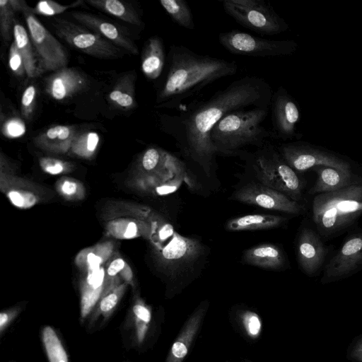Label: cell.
I'll return each instance as SVG.
<instances>
[{
	"label": "cell",
	"instance_id": "obj_20",
	"mask_svg": "<svg viewBox=\"0 0 362 362\" xmlns=\"http://www.w3.org/2000/svg\"><path fill=\"white\" fill-rule=\"evenodd\" d=\"M313 170L317 174V180L309 192L313 195L335 192L356 183L351 173L328 166H318Z\"/></svg>",
	"mask_w": 362,
	"mask_h": 362
},
{
	"label": "cell",
	"instance_id": "obj_25",
	"mask_svg": "<svg viewBox=\"0 0 362 362\" xmlns=\"http://www.w3.org/2000/svg\"><path fill=\"white\" fill-rule=\"evenodd\" d=\"M13 41L23 59L27 76L34 78L38 76L37 61L29 34L16 21L13 25Z\"/></svg>",
	"mask_w": 362,
	"mask_h": 362
},
{
	"label": "cell",
	"instance_id": "obj_1",
	"mask_svg": "<svg viewBox=\"0 0 362 362\" xmlns=\"http://www.w3.org/2000/svg\"><path fill=\"white\" fill-rule=\"evenodd\" d=\"M272 94L270 85L264 78L245 76L209 98L192 103L173 115H167L165 130L185 153L207 170L216 155L210 133L216 124L235 110L270 107Z\"/></svg>",
	"mask_w": 362,
	"mask_h": 362
},
{
	"label": "cell",
	"instance_id": "obj_2",
	"mask_svg": "<svg viewBox=\"0 0 362 362\" xmlns=\"http://www.w3.org/2000/svg\"><path fill=\"white\" fill-rule=\"evenodd\" d=\"M165 77L158 91L157 103L178 108L182 101L222 78L235 75L238 64L209 55L199 54L180 45H172Z\"/></svg>",
	"mask_w": 362,
	"mask_h": 362
},
{
	"label": "cell",
	"instance_id": "obj_37",
	"mask_svg": "<svg viewBox=\"0 0 362 362\" xmlns=\"http://www.w3.org/2000/svg\"><path fill=\"white\" fill-rule=\"evenodd\" d=\"M8 65L12 72L17 76L26 74L23 59L14 41L9 48Z\"/></svg>",
	"mask_w": 362,
	"mask_h": 362
},
{
	"label": "cell",
	"instance_id": "obj_36",
	"mask_svg": "<svg viewBox=\"0 0 362 362\" xmlns=\"http://www.w3.org/2000/svg\"><path fill=\"white\" fill-rule=\"evenodd\" d=\"M36 93L35 86L30 85L25 89L22 95L21 110L25 119H30L33 117L35 107Z\"/></svg>",
	"mask_w": 362,
	"mask_h": 362
},
{
	"label": "cell",
	"instance_id": "obj_33",
	"mask_svg": "<svg viewBox=\"0 0 362 362\" xmlns=\"http://www.w3.org/2000/svg\"><path fill=\"white\" fill-rule=\"evenodd\" d=\"M83 1H77L71 4L63 5L52 0H44L39 1L33 8L35 14L52 17L64 13L67 9L79 6Z\"/></svg>",
	"mask_w": 362,
	"mask_h": 362
},
{
	"label": "cell",
	"instance_id": "obj_4",
	"mask_svg": "<svg viewBox=\"0 0 362 362\" xmlns=\"http://www.w3.org/2000/svg\"><path fill=\"white\" fill-rule=\"evenodd\" d=\"M361 215L362 182L316 194L313 199V221L318 232L325 237L346 230Z\"/></svg>",
	"mask_w": 362,
	"mask_h": 362
},
{
	"label": "cell",
	"instance_id": "obj_19",
	"mask_svg": "<svg viewBox=\"0 0 362 362\" xmlns=\"http://www.w3.org/2000/svg\"><path fill=\"white\" fill-rule=\"evenodd\" d=\"M243 261L262 269L279 270L286 264V257L278 246L265 243L246 250L243 255Z\"/></svg>",
	"mask_w": 362,
	"mask_h": 362
},
{
	"label": "cell",
	"instance_id": "obj_30",
	"mask_svg": "<svg viewBox=\"0 0 362 362\" xmlns=\"http://www.w3.org/2000/svg\"><path fill=\"white\" fill-rule=\"evenodd\" d=\"M100 141L98 134L94 132H86L76 134L70 151L76 156L90 158L95 153Z\"/></svg>",
	"mask_w": 362,
	"mask_h": 362
},
{
	"label": "cell",
	"instance_id": "obj_35",
	"mask_svg": "<svg viewBox=\"0 0 362 362\" xmlns=\"http://www.w3.org/2000/svg\"><path fill=\"white\" fill-rule=\"evenodd\" d=\"M7 197L14 206L21 209L30 208L37 201L33 192L25 190H11L7 193Z\"/></svg>",
	"mask_w": 362,
	"mask_h": 362
},
{
	"label": "cell",
	"instance_id": "obj_18",
	"mask_svg": "<svg viewBox=\"0 0 362 362\" xmlns=\"http://www.w3.org/2000/svg\"><path fill=\"white\" fill-rule=\"evenodd\" d=\"M76 134L73 126L56 125L35 136L33 142L42 150L54 153H64L70 150Z\"/></svg>",
	"mask_w": 362,
	"mask_h": 362
},
{
	"label": "cell",
	"instance_id": "obj_34",
	"mask_svg": "<svg viewBox=\"0 0 362 362\" xmlns=\"http://www.w3.org/2000/svg\"><path fill=\"white\" fill-rule=\"evenodd\" d=\"M142 229H149L147 226L139 227L135 221H124L115 223L111 230L114 235L125 239L134 238L141 233Z\"/></svg>",
	"mask_w": 362,
	"mask_h": 362
},
{
	"label": "cell",
	"instance_id": "obj_39",
	"mask_svg": "<svg viewBox=\"0 0 362 362\" xmlns=\"http://www.w3.org/2000/svg\"><path fill=\"white\" fill-rule=\"evenodd\" d=\"M243 322L247 334L256 337L259 335L262 324L259 316L252 312H246L243 315Z\"/></svg>",
	"mask_w": 362,
	"mask_h": 362
},
{
	"label": "cell",
	"instance_id": "obj_42",
	"mask_svg": "<svg viewBox=\"0 0 362 362\" xmlns=\"http://www.w3.org/2000/svg\"><path fill=\"white\" fill-rule=\"evenodd\" d=\"M126 262L122 258L115 259L107 269V276L109 278L115 277L118 273L124 269Z\"/></svg>",
	"mask_w": 362,
	"mask_h": 362
},
{
	"label": "cell",
	"instance_id": "obj_17",
	"mask_svg": "<svg viewBox=\"0 0 362 362\" xmlns=\"http://www.w3.org/2000/svg\"><path fill=\"white\" fill-rule=\"evenodd\" d=\"M71 15L78 23L98 33L117 47L133 54H139L136 45L115 25L91 13L73 11Z\"/></svg>",
	"mask_w": 362,
	"mask_h": 362
},
{
	"label": "cell",
	"instance_id": "obj_22",
	"mask_svg": "<svg viewBox=\"0 0 362 362\" xmlns=\"http://www.w3.org/2000/svg\"><path fill=\"white\" fill-rule=\"evenodd\" d=\"M165 62L163 40L153 36L146 42L141 57V70L146 78H158L162 74Z\"/></svg>",
	"mask_w": 362,
	"mask_h": 362
},
{
	"label": "cell",
	"instance_id": "obj_15",
	"mask_svg": "<svg viewBox=\"0 0 362 362\" xmlns=\"http://www.w3.org/2000/svg\"><path fill=\"white\" fill-rule=\"evenodd\" d=\"M326 249L320 236L312 229L303 228L298 239L297 259L301 269L313 276L322 267Z\"/></svg>",
	"mask_w": 362,
	"mask_h": 362
},
{
	"label": "cell",
	"instance_id": "obj_28",
	"mask_svg": "<svg viewBox=\"0 0 362 362\" xmlns=\"http://www.w3.org/2000/svg\"><path fill=\"white\" fill-rule=\"evenodd\" d=\"M42 340L49 362H69L66 350L52 327L42 329Z\"/></svg>",
	"mask_w": 362,
	"mask_h": 362
},
{
	"label": "cell",
	"instance_id": "obj_29",
	"mask_svg": "<svg viewBox=\"0 0 362 362\" xmlns=\"http://www.w3.org/2000/svg\"><path fill=\"white\" fill-rule=\"evenodd\" d=\"M135 338L138 344L144 341L151 320V312L149 308L141 300L135 301L132 307Z\"/></svg>",
	"mask_w": 362,
	"mask_h": 362
},
{
	"label": "cell",
	"instance_id": "obj_16",
	"mask_svg": "<svg viewBox=\"0 0 362 362\" xmlns=\"http://www.w3.org/2000/svg\"><path fill=\"white\" fill-rule=\"evenodd\" d=\"M86 85L87 80L83 74L75 69L66 66L49 76L45 87V92L49 97L62 101L83 90Z\"/></svg>",
	"mask_w": 362,
	"mask_h": 362
},
{
	"label": "cell",
	"instance_id": "obj_21",
	"mask_svg": "<svg viewBox=\"0 0 362 362\" xmlns=\"http://www.w3.org/2000/svg\"><path fill=\"white\" fill-rule=\"evenodd\" d=\"M205 312V308L200 307L190 316L173 344L166 362H182L201 325Z\"/></svg>",
	"mask_w": 362,
	"mask_h": 362
},
{
	"label": "cell",
	"instance_id": "obj_13",
	"mask_svg": "<svg viewBox=\"0 0 362 362\" xmlns=\"http://www.w3.org/2000/svg\"><path fill=\"white\" fill-rule=\"evenodd\" d=\"M202 252L203 247L200 242L175 232L171 240L160 251L167 269L175 275L194 263Z\"/></svg>",
	"mask_w": 362,
	"mask_h": 362
},
{
	"label": "cell",
	"instance_id": "obj_44",
	"mask_svg": "<svg viewBox=\"0 0 362 362\" xmlns=\"http://www.w3.org/2000/svg\"><path fill=\"white\" fill-rule=\"evenodd\" d=\"M59 189L63 195L73 196L78 191V185L72 180H65L60 185Z\"/></svg>",
	"mask_w": 362,
	"mask_h": 362
},
{
	"label": "cell",
	"instance_id": "obj_45",
	"mask_svg": "<svg viewBox=\"0 0 362 362\" xmlns=\"http://www.w3.org/2000/svg\"><path fill=\"white\" fill-rule=\"evenodd\" d=\"M351 358L357 362H362V338L354 346L351 352Z\"/></svg>",
	"mask_w": 362,
	"mask_h": 362
},
{
	"label": "cell",
	"instance_id": "obj_26",
	"mask_svg": "<svg viewBox=\"0 0 362 362\" xmlns=\"http://www.w3.org/2000/svg\"><path fill=\"white\" fill-rule=\"evenodd\" d=\"M86 2L126 23L138 26L142 25V21L136 11L123 1L119 0H86Z\"/></svg>",
	"mask_w": 362,
	"mask_h": 362
},
{
	"label": "cell",
	"instance_id": "obj_12",
	"mask_svg": "<svg viewBox=\"0 0 362 362\" xmlns=\"http://www.w3.org/2000/svg\"><path fill=\"white\" fill-rule=\"evenodd\" d=\"M270 110L272 131L276 138L286 141L301 136L296 132L300 117L299 107L284 86H279L273 92Z\"/></svg>",
	"mask_w": 362,
	"mask_h": 362
},
{
	"label": "cell",
	"instance_id": "obj_9",
	"mask_svg": "<svg viewBox=\"0 0 362 362\" xmlns=\"http://www.w3.org/2000/svg\"><path fill=\"white\" fill-rule=\"evenodd\" d=\"M277 150L285 162L298 173L318 166H328L351 173L350 163L342 156L307 142L282 144Z\"/></svg>",
	"mask_w": 362,
	"mask_h": 362
},
{
	"label": "cell",
	"instance_id": "obj_23",
	"mask_svg": "<svg viewBox=\"0 0 362 362\" xmlns=\"http://www.w3.org/2000/svg\"><path fill=\"white\" fill-rule=\"evenodd\" d=\"M286 218L272 214H250L228 220L226 228L229 231L268 230L281 226Z\"/></svg>",
	"mask_w": 362,
	"mask_h": 362
},
{
	"label": "cell",
	"instance_id": "obj_14",
	"mask_svg": "<svg viewBox=\"0 0 362 362\" xmlns=\"http://www.w3.org/2000/svg\"><path fill=\"white\" fill-rule=\"evenodd\" d=\"M362 266V233L354 234L343 243L325 267L322 281L344 278Z\"/></svg>",
	"mask_w": 362,
	"mask_h": 362
},
{
	"label": "cell",
	"instance_id": "obj_38",
	"mask_svg": "<svg viewBox=\"0 0 362 362\" xmlns=\"http://www.w3.org/2000/svg\"><path fill=\"white\" fill-rule=\"evenodd\" d=\"M25 132V124L20 118H9L1 125V132L8 138L20 137L24 134Z\"/></svg>",
	"mask_w": 362,
	"mask_h": 362
},
{
	"label": "cell",
	"instance_id": "obj_5",
	"mask_svg": "<svg viewBox=\"0 0 362 362\" xmlns=\"http://www.w3.org/2000/svg\"><path fill=\"white\" fill-rule=\"evenodd\" d=\"M252 166L262 184L296 202L301 199L303 189L301 180L274 147L266 144L260 148L253 155Z\"/></svg>",
	"mask_w": 362,
	"mask_h": 362
},
{
	"label": "cell",
	"instance_id": "obj_31",
	"mask_svg": "<svg viewBox=\"0 0 362 362\" xmlns=\"http://www.w3.org/2000/svg\"><path fill=\"white\" fill-rule=\"evenodd\" d=\"M125 288V284L119 285L107 294L103 296L100 299L96 309L94 310L95 312L92 315L93 319L95 320L99 315H102L105 320H107L119 302Z\"/></svg>",
	"mask_w": 362,
	"mask_h": 362
},
{
	"label": "cell",
	"instance_id": "obj_10",
	"mask_svg": "<svg viewBox=\"0 0 362 362\" xmlns=\"http://www.w3.org/2000/svg\"><path fill=\"white\" fill-rule=\"evenodd\" d=\"M24 16L36 54L38 75L66 67L69 57L62 45L38 21L33 11L25 13Z\"/></svg>",
	"mask_w": 362,
	"mask_h": 362
},
{
	"label": "cell",
	"instance_id": "obj_43",
	"mask_svg": "<svg viewBox=\"0 0 362 362\" xmlns=\"http://www.w3.org/2000/svg\"><path fill=\"white\" fill-rule=\"evenodd\" d=\"M103 262V257L98 252H88L86 257V263L90 272L100 268Z\"/></svg>",
	"mask_w": 362,
	"mask_h": 362
},
{
	"label": "cell",
	"instance_id": "obj_7",
	"mask_svg": "<svg viewBox=\"0 0 362 362\" xmlns=\"http://www.w3.org/2000/svg\"><path fill=\"white\" fill-rule=\"evenodd\" d=\"M220 44L229 52L253 57H275L293 54L298 43L292 40H271L233 30L218 35Z\"/></svg>",
	"mask_w": 362,
	"mask_h": 362
},
{
	"label": "cell",
	"instance_id": "obj_6",
	"mask_svg": "<svg viewBox=\"0 0 362 362\" xmlns=\"http://www.w3.org/2000/svg\"><path fill=\"white\" fill-rule=\"evenodd\" d=\"M225 12L238 24L262 35H277L286 31L288 25L264 0H224Z\"/></svg>",
	"mask_w": 362,
	"mask_h": 362
},
{
	"label": "cell",
	"instance_id": "obj_3",
	"mask_svg": "<svg viewBox=\"0 0 362 362\" xmlns=\"http://www.w3.org/2000/svg\"><path fill=\"white\" fill-rule=\"evenodd\" d=\"M270 107H253L233 111L212 129L210 140L216 154L238 153L247 146H265L267 139L275 137L263 124Z\"/></svg>",
	"mask_w": 362,
	"mask_h": 362
},
{
	"label": "cell",
	"instance_id": "obj_11",
	"mask_svg": "<svg viewBox=\"0 0 362 362\" xmlns=\"http://www.w3.org/2000/svg\"><path fill=\"white\" fill-rule=\"evenodd\" d=\"M231 199L291 214H300L304 208L287 195L262 183H250L235 191Z\"/></svg>",
	"mask_w": 362,
	"mask_h": 362
},
{
	"label": "cell",
	"instance_id": "obj_41",
	"mask_svg": "<svg viewBox=\"0 0 362 362\" xmlns=\"http://www.w3.org/2000/svg\"><path fill=\"white\" fill-rule=\"evenodd\" d=\"M21 308L15 307L2 311L0 313V333L3 334L6 329L10 325L13 320L18 316Z\"/></svg>",
	"mask_w": 362,
	"mask_h": 362
},
{
	"label": "cell",
	"instance_id": "obj_8",
	"mask_svg": "<svg viewBox=\"0 0 362 362\" xmlns=\"http://www.w3.org/2000/svg\"><path fill=\"white\" fill-rule=\"evenodd\" d=\"M51 24L59 37L86 54L104 59H117L122 55L121 49L113 43L73 22L53 17Z\"/></svg>",
	"mask_w": 362,
	"mask_h": 362
},
{
	"label": "cell",
	"instance_id": "obj_24",
	"mask_svg": "<svg viewBox=\"0 0 362 362\" xmlns=\"http://www.w3.org/2000/svg\"><path fill=\"white\" fill-rule=\"evenodd\" d=\"M136 77V74L132 71L119 78L108 95L110 103L124 110L135 107Z\"/></svg>",
	"mask_w": 362,
	"mask_h": 362
},
{
	"label": "cell",
	"instance_id": "obj_40",
	"mask_svg": "<svg viewBox=\"0 0 362 362\" xmlns=\"http://www.w3.org/2000/svg\"><path fill=\"white\" fill-rule=\"evenodd\" d=\"M42 169L51 175H57L68 168V164L63 160L52 158H42L40 161Z\"/></svg>",
	"mask_w": 362,
	"mask_h": 362
},
{
	"label": "cell",
	"instance_id": "obj_27",
	"mask_svg": "<svg viewBox=\"0 0 362 362\" xmlns=\"http://www.w3.org/2000/svg\"><path fill=\"white\" fill-rule=\"evenodd\" d=\"M160 4L177 24L186 29H194L195 25L192 10L186 1L160 0Z\"/></svg>",
	"mask_w": 362,
	"mask_h": 362
},
{
	"label": "cell",
	"instance_id": "obj_32",
	"mask_svg": "<svg viewBox=\"0 0 362 362\" xmlns=\"http://www.w3.org/2000/svg\"><path fill=\"white\" fill-rule=\"evenodd\" d=\"M15 10L10 0L0 1V30L5 42L11 41L13 37V25L15 23Z\"/></svg>",
	"mask_w": 362,
	"mask_h": 362
}]
</instances>
